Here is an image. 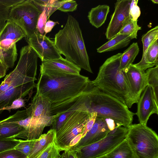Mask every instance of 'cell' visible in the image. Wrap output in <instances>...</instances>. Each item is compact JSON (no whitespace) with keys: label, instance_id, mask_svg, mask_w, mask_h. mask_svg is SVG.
Instances as JSON below:
<instances>
[{"label":"cell","instance_id":"4dcf8cb0","mask_svg":"<svg viewBox=\"0 0 158 158\" xmlns=\"http://www.w3.org/2000/svg\"><path fill=\"white\" fill-rule=\"evenodd\" d=\"M61 151L54 141L34 158H57Z\"/></svg>","mask_w":158,"mask_h":158},{"label":"cell","instance_id":"9a60e30c","mask_svg":"<svg viewBox=\"0 0 158 158\" xmlns=\"http://www.w3.org/2000/svg\"><path fill=\"white\" fill-rule=\"evenodd\" d=\"M28 116L27 110H18L14 114L0 121V139H14L24 129L17 122Z\"/></svg>","mask_w":158,"mask_h":158},{"label":"cell","instance_id":"74e56055","mask_svg":"<svg viewBox=\"0 0 158 158\" xmlns=\"http://www.w3.org/2000/svg\"><path fill=\"white\" fill-rule=\"evenodd\" d=\"M97 117L96 113L93 112L90 114L84 129L81 133L82 138L84 137L92 128L95 122Z\"/></svg>","mask_w":158,"mask_h":158},{"label":"cell","instance_id":"3957f363","mask_svg":"<svg viewBox=\"0 0 158 158\" xmlns=\"http://www.w3.org/2000/svg\"><path fill=\"white\" fill-rule=\"evenodd\" d=\"M55 45L59 53L81 69L93 73L82 31L77 20L69 15L64 27L55 35Z\"/></svg>","mask_w":158,"mask_h":158},{"label":"cell","instance_id":"8fae6325","mask_svg":"<svg viewBox=\"0 0 158 158\" xmlns=\"http://www.w3.org/2000/svg\"><path fill=\"white\" fill-rule=\"evenodd\" d=\"M28 45L35 51L42 62L60 58L54 41L46 35L39 33L26 38Z\"/></svg>","mask_w":158,"mask_h":158},{"label":"cell","instance_id":"f1b7e54d","mask_svg":"<svg viewBox=\"0 0 158 158\" xmlns=\"http://www.w3.org/2000/svg\"><path fill=\"white\" fill-rule=\"evenodd\" d=\"M137 21H133L128 17L124 21L118 34L127 35L132 40L137 39V33L141 30V27L137 23Z\"/></svg>","mask_w":158,"mask_h":158},{"label":"cell","instance_id":"b9f144b4","mask_svg":"<svg viewBox=\"0 0 158 158\" xmlns=\"http://www.w3.org/2000/svg\"><path fill=\"white\" fill-rule=\"evenodd\" d=\"M105 119L110 131L113 130L117 126L114 121L113 119L110 118H105Z\"/></svg>","mask_w":158,"mask_h":158},{"label":"cell","instance_id":"ab89813d","mask_svg":"<svg viewBox=\"0 0 158 158\" xmlns=\"http://www.w3.org/2000/svg\"><path fill=\"white\" fill-rule=\"evenodd\" d=\"M25 105V100L22 98H20L14 101L10 106L5 107L4 110H6L10 112L12 109H19L24 107Z\"/></svg>","mask_w":158,"mask_h":158},{"label":"cell","instance_id":"83f0119b","mask_svg":"<svg viewBox=\"0 0 158 158\" xmlns=\"http://www.w3.org/2000/svg\"><path fill=\"white\" fill-rule=\"evenodd\" d=\"M158 39L153 41L148 47L145 56L146 69L158 66Z\"/></svg>","mask_w":158,"mask_h":158},{"label":"cell","instance_id":"52a82bcc","mask_svg":"<svg viewBox=\"0 0 158 158\" xmlns=\"http://www.w3.org/2000/svg\"><path fill=\"white\" fill-rule=\"evenodd\" d=\"M86 101L69 116L56 132L54 142L61 151L69 150L72 141L83 131L90 114Z\"/></svg>","mask_w":158,"mask_h":158},{"label":"cell","instance_id":"30bf717a","mask_svg":"<svg viewBox=\"0 0 158 158\" xmlns=\"http://www.w3.org/2000/svg\"><path fill=\"white\" fill-rule=\"evenodd\" d=\"M41 12L31 0H24L11 8L7 21L19 25L25 33V38H28L39 33L37 24Z\"/></svg>","mask_w":158,"mask_h":158},{"label":"cell","instance_id":"e0dca14e","mask_svg":"<svg viewBox=\"0 0 158 158\" xmlns=\"http://www.w3.org/2000/svg\"><path fill=\"white\" fill-rule=\"evenodd\" d=\"M30 121L27 128L15 137L26 140H35L38 139L42 134L44 128L52 125L55 115L41 118H35L28 116Z\"/></svg>","mask_w":158,"mask_h":158},{"label":"cell","instance_id":"44dd1931","mask_svg":"<svg viewBox=\"0 0 158 158\" xmlns=\"http://www.w3.org/2000/svg\"><path fill=\"white\" fill-rule=\"evenodd\" d=\"M110 10V7L106 5H99L91 9L89 12L88 18L90 23L98 28L105 22Z\"/></svg>","mask_w":158,"mask_h":158},{"label":"cell","instance_id":"2e32d148","mask_svg":"<svg viewBox=\"0 0 158 158\" xmlns=\"http://www.w3.org/2000/svg\"><path fill=\"white\" fill-rule=\"evenodd\" d=\"M110 131L105 118L97 117L91 130L69 150L75 151L80 147L97 142L105 137Z\"/></svg>","mask_w":158,"mask_h":158},{"label":"cell","instance_id":"f546056e","mask_svg":"<svg viewBox=\"0 0 158 158\" xmlns=\"http://www.w3.org/2000/svg\"><path fill=\"white\" fill-rule=\"evenodd\" d=\"M145 74L147 85L152 87L155 97L158 100V66L148 69Z\"/></svg>","mask_w":158,"mask_h":158},{"label":"cell","instance_id":"5b68a950","mask_svg":"<svg viewBox=\"0 0 158 158\" xmlns=\"http://www.w3.org/2000/svg\"><path fill=\"white\" fill-rule=\"evenodd\" d=\"M91 85L86 102L89 113L96 112L97 117L111 119L117 126L128 128L132 124L135 113L120 100L92 84Z\"/></svg>","mask_w":158,"mask_h":158},{"label":"cell","instance_id":"bcb514c9","mask_svg":"<svg viewBox=\"0 0 158 158\" xmlns=\"http://www.w3.org/2000/svg\"><path fill=\"white\" fill-rule=\"evenodd\" d=\"M151 1L155 4H157L158 3V0H152Z\"/></svg>","mask_w":158,"mask_h":158},{"label":"cell","instance_id":"1f68e13d","mask_svg":"<svg viewBox=\"0 0 158 158\" xmlns=\"http://www.w3.org/2000/svg\"><path fill=\"white\" fill-rule=\"evenodd\" d=\"M77 108H72L69 109L57 117H55V116L54 120L52 125V127L51 129H54L56 132H57L69 116Z\"/></svg>","mask_w":158,"mask_h":158},{"label":"cell","instance_id":"d590c367","mask_svg":"<svg viewBox=\"0 0 158 158\" xmlns=\"http://www.w3.org/2000/svg\"><path fill=\"white\" fill-rule=\"evenodd\" d=\"M138 0H131L129 9V17L133 21L138 20L140 15L141 11L139 7L137 5Z\"/></svg>","mask_w":158,"mask_h":158},{"label":"cell","instance_id":"8d00e7d4","mask_svg":"<svg viewBox=\"0 0 158 158\" xmlns=\"http://www.w3.org/2000/svg\"><path fill=\"white\" fill-rule=\"evenodd\" d=\"M48 19V16L45 10L40 14L37 21V28L39 33L42 35L44 34V28Z\"/></svg>","mask_w":158,"mask_h":158},{"label":"cell","instance_id":"5bb4252c","mask_svg":"<svg viewBox=\"0 0 158 158\" xmlns=\"http://www.w3.org/2000/svg\"><path fill=\"white\" fill-rule=\"evenodd\" d=\"M123 70L134 103H137L142 93L147 85L145 72L133 64Z\"/></svg>","mask_w":158,"mask_h":158},{"label":"cell","instance_id":"8992f818","mask_svg":"<svg viewBox=\"0 0 158 158\" xmlns=\"http://www.w3.org/2000/svg\"><path fill=\"white\" fill-rule=\"evenodd\" d=\"M134 158H158V136L153 130L140 123L132 124L126 136Z\"/></svg>","mask_w":158,"mask_h":158},{"label":"cell","instance_id":"836d02e7","mask_svg":"<svg viewBox=\"0 0 158 158\" xmlns=\"http://www.w3.org/2000/svg\"><path fill=\"white\" fill-rule=\"evenodd\" d=\"M0 158H28L23 152L14 148L0 152Z\"/></svg>","mask_w":158,"mask_h":158},{"label":"cell","instance_id":"7402d4cb","mask_svg":"<svg viewBox=\"0 0 158 158\" xmlns=\"http://www.w3.org/2000/svg\"><path fill=\"white\" fill-rule=\"evenodd\" d=\"M131 40L127 35L118 34L98 48L97 52L100 53L124 48L128 45Z\"/></svg>","mask_w":158,"mask_h":158},{"label":"cell","instance_id":"c3c4849f","mask_svg":"<svg viewBox=\"0 0 158 158\" xmlns=\"http://www.w3.org/2000/svg\"><path fill=\"white\" fill-rule=\"evenodd\" d=\"M2 78L1 77H0V78Z\"/></svg>","mask_w":158,"mask_h":158},{"label":"cell","instance_id":"603a6c76","mask_svg":"<svg viewBox=\"0 0 158 158\" xmlns=\"http://www.w3.org/2000/svg\"><path fill=\"white\" fill-rule=\"evenodd\" d=\"M157 39H158V26L150 30L142 36V41L143 45L142 58L139 62L134 65L143 71L146 69L145 59L147 50L152 42Z\"/></svg>","mask_w":158,"mask_h":158},{"label":"cell","instance_id":"9c48e42d","mask_svg":"<svg viewBox=\"0 0 158 158\" xmlns=\"http://www.w3.org/2000/svg\"><path fill=\"white\" fill-rule=\"evenodd\" d=\"M128 128L116 126L102 139L80 147L74 151L78 158H95L105 155L126 138Z\"/></svg>","mask_w":158,"mask_h":158},{"label":"cell","instance_id":"d6a6232c","mask_svg":"<svg viewBox=\"0 0 158 158\" xmlns=\"http://www.w3.org/2000/svg\"><path fill=\"white\" fill-rule=\"evenodd\" d=\"M34 140L20 139L19 143L14 148L23 153L28 157L31 150Z\"/></svg>","mask_w":158,"mask_h":158},{"label":"cell","instance_id":"f35d334b","mask_svg":"<svg viewBox=\"0 0 158 158\" xmlns=\"http://www.w3.org/2000/svg\"><path fill=\"white\" fill-rule=\"evenodd\" d=\"M78 4L74 0L69 1L61 6L58 10L61 11L67 12L73 11L76 10Z\"/></svg>","mask_w":158,"mask_h":158},{"label":"cell","instance_id":"ee69618b","mask_svg":"<svg viewBox=\"0 0 158 158\" xmlns=\"http://www.w3.org/2000/svg\"><path fill=\"white\" fill-rule=\"evenodd\" d=\"M68 158H78L76 151L71 150H68Z\"/></svg>","mask_w":158,"mask_h":158},{"label":"cell","instance_id":"cb8c5ba5","mask_svg":"<svg viewBox=\"0 0 158 158\" xmlns=\"http://www.w3.org/2000/svg\"><path fill=\"white\" fill-rule=\"evenodd\" d=\"M36 7L42 12L45 10L48 16H50L69 0H31Z\"/></svg>","mask_w":158,"mask_h":158},{"label":"cell","instance_id":"ba28073f","mask_svg":"<svg viewBox=\"0 0 158 158\" xmlns=\"http://www.w3.org/2000/svg\"><path fill=\"white\" fill-rule=\"evenodd\" d=\"M26 35L15 23L7 21L0 32V60L8 68L14 65L18 56L16 43Z\"/></svg>","mask_w":158,"mask_h":158},{"label":"cell","instance_id":"6da1fadb","mask_svg":"<svg viewBox=\"0 0 158 158\" xmlns=\"http://www.w3.org/2000/svg\"><path fill=\"white\" fill-rule=\"evenodd\" d=\"M38 57L28 45L21 49L15 68L6 75L0 85V114L14 101L23 98L36 88Z\"/></svg>","mask_w":158,"mask_h":158},{"label":"cell","instance_id":"7c38bea8","mask_svg":"<svg viewBox=\"0 0 158 158\" xmlns=\"http://www.w3.org/2000/svg\"><path fill=\"white\" fill-rule=\"evenodd\" d=\"M152 87L147 85L137 102V116L140 123L147 125L148 121L152 114H158V103Z\"/></svg>","mask_w":158,"mask_h":158},{"label":"cell","instance_id":"484cf974","mask_svg":"<svg viewBox=\"0 0 158 158\" xmlns=\"http://www.w3.org/2000/svg\"><path fill=\"white\" fill-rule=\"evenodd\" d=\"M139 48L137 42L133 43L122 53L120 60V69L124 70L132 64L138 54Z\"/></svg>","mask_w":158,"mask_h":158},{"label":"cell","instance_id":"4fadbf2b","mask_svg":"<svg viewBox=\"0 0 158 158\" xmlns=\"http://www.w3.org/2000/svg\"><path fill=\"white\" fill-rule=\"evenodd\" d=\"M131 1V0H118L115 3L114 10L105 33L107 39H111L119 33L124 21L129 16Z\"/></svg>","mask_w":158,"mask_h":158},{"label":"cell","instance_id":"7bdbcfd3","mask_svg":"<svg viewBox=\"0 0 158 158\" xmlns=\"http://www.w3.org/2000/svg\"><path fill=\"white\" fill-rule=\"evenodd\" d=\"M8 69L7 67L0 60V77L2 78L4 77Z\"/></svg>","mask_w":158,"mask_h":158},{"label":"cell","instance_id":"7a4b0ae2","mask_svg":"<svg viewBox=\"0 0 158 158\" xmlns=\"http://www.w3.org/2000/svg\"><path fill=\"white\" fill-rule=\"evenodd\" d=\"M37 84V93L52 104L61 102L73 97L85 90L91 81L78 74L52 72H40Z\"/></svg>","mask_w":158,"mask_h":158},{"label":"cell","instance_id":"d4e9b609","mask_svg":"<svg viewBox=\"0 0 158 158\" xmlns=\"http://www.w3.org/2000/svg\"><path fill=\"white\" fill-rule=\"evenodd\" d=\"M105 155L107 158H134L126 138L114 148Z\"/></svg>","mask_w":158,"mask_h":158},{"label":"cell","instance_id":"4316f807","mask_svg":"<svg viewBox=\"0 0 158 158\" xmlns=\"http://www.w3.org/2000/svg\"><path fill=\"white\" fill-rule=\"evenodd\" d=\"M24 0H0V32L7 21L11 8Z\"/></svg>","mask_w":158,"mask_h":158},{"label":"cell","instance_id":"d6986e66","mask_svg":"<svg viewBox=\"0 0 158 158\" xmlns=\"http://www.w3.org/2000/svg\"><path fill=\"white\" fill-rule=\"evenodd\" d=\"M51 105L49 101L36 92L30 106L27 108V114L38 118L50 116Z\"/></svg>","mask_w":158,"mask_h":158},{"label":"cell","instance_id":"60d3db41","mask_svg":"<svg viewBox=\"0 0 158 158\" xmlns=\"http://www.w3.org/2000/svg\"><path fill=\"white\" fill-rule=\"evenodd\" d=\"M59 23L58 22H55L48 19L47 21L44 28V35L47 33L51 32L54 27L57 24Z\"/></svg>","mask_w":158,"mask_h":158},{"label":"cell","instance_id":"277c9868","mask_svg":"<svg viewBox=\"0 0 158 158\" xmlns=\"http://www.w3.org/2000/svg\"><path fill=\"white\" fill-rule=\"evenodd\" d=\"M122 54L118 53L106 59L100 67L96 78L91 83L131 108L135 103L124 71L120 69Z\"/></svg>","mask_w":158,"mask_h":158},{"label":"cell","instance_id":"ac0fdd59","mask_svg":"<svg viewBox=\"0 0 158 158\" xmlns=\"http://www.w3.org/2000/svg\"><path fill=\"white\" fill-rule=\"evenodd\" d=\"M40 71H47L63 73L80 74L81 69L61 57L42 62Z\"/></svg>","mask_w":158,"mask_h":158},{"label":"cell","instance_id":"ffe728a7","mask_svg":"<svg viewBox=\"0 0 158 158\" xmlns=\"http://www.w3.org/2000/svg\"><path fill=\"white\" fill-rule=\"evenodd\" d=\"M56 134L55 130L51 129L47 133L42 134L38 139L35 140L28 158H34L54 142Z\"/></svg>","mask_w":158,"mask_h":158},{"label":"cell","instance_id":"f6af8a7d","mask_svg":"<svg viewBox=\"0 0 158 158\" xmlns=\"http://www.w3.org/2000/svg\"><path fill=\"white\" fill-rule=\"evenodd\" d=\"M57 158H68V152L67 150L64 151V152L62 153Z\"/></svg>","mask_w":158,"mask_h":158},{"label":"cell","instance_id":"e575fe53","mask_svg":"<svg viewBox=\"0 0 158 158\" xmlns=\"http://www.w3.org/2000/svg\"><path fill=\"white\" fill-rule=\"evenodd\" d=\"M19 142L20 139L15 138L0 139V152L14 148Z\"/></svg>","mask_w":158,"mask_h":158},{"label":"cell","instance_id":"7dc6e473","mask_svg":"<svg viewBox=\"0 0 158 158\" xmlns=\"http://www.w3.org/2000/svg\"><path fill=\"white\" fill-rule=\"evenodd\" d=\"M95 158H107L106 157V156H105V155H104V156H101L100 157H96Z\"/></svg>","mask_w":158,"mask_h":158}]
</instances>
